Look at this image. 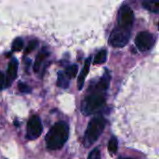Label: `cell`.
Returning a JSON list of instances; mask_svg holds the SVG:
<instances>
[{
    "label": "cell",
    "instance_id": "cell-9",
    "mask_svg": "<svg viewBox=\"0 0 159 159\" xmlns=\"http://www.w3.org/2000/svg\"><path fill=\"white\" fill-rule=\"evenodd\" d=\"M90 62H91V58H88L85 61V64H84V67L77 78V89L79 90H81L84 87V84H85V79L89 72V66H90Z\"/></svg>",
    "mask_w": 159,
    "mask_h": 159
},
{
    "label": "cell",
    "instance_id": "cell-8",
    "mask_svg": "<svg viewBox=\"0 0 159 159\" xmlns=\"http://www.w3.org/2000/svg\"><path fill=\"white\" fill-rule=\"evenodd\" d=\"M17 72H18V61H17L16 58H13L8 63L7 78H6V81H5V86L6 87H9L12 84V82L16 79Z\"/></svg>",
    "mask_w": 159,
    "mask_h": 159
},
{
    "label": "cell",
    "instance_id": "cell-10",
    "mask_svg": "<svg viewBox=\"0 0 159 159\" xmlns=\"http://www.w3.org/2000/svg\"><path fill=\"white\" fill-rule=\"evenodd\" d=\"M49 55V52L48 51V49L47 48H43L40 52H39V54L36 56V59H35V61H34V71L35 72V73H37L38 71H39V69H40V66H41V64H42V62H43V61L48 57Z\"/></svg>",
    "mask_w": 159,
    "mask_h": 159
},
{
    "label": "cell",
    "instance_id": "cell-20",
    "mask_svg": "<svg viewBox=\"0 0 159 159\" xmlns=\"http://www.w3.org/2000/svg\"><path fill=\"white\" fill-rule=\"evenodd\" d=\"M5 81H6V77L4 75V74L0 72V90L3 89V88L5 86Z\"/></svg>",
    "mask_w": 159,
    "mask_h": 159
},
{
    "label": "cell",
    "instance_id": "cell-18",
    "mask_svg": "<svg viewBox=\"0 0 159 159\" xmlns=\"http://www.w3.org/2000/svg\"><path fill=\"white\" fill-rule=\"evenodd\" d=\"M88 159H101V151L99 148H95L93 149L89 156Z\"/></svg>",
    "mask_w": 159,
    "mask_h": 159
},
{
    "label": "cell",
    "instance_id": "cell-19",
    "mask_svg": "<svg viewBox=\"0 0 159 159\" xmlns=\"http://www.w3.org/2000/svg\"><path fill=\"white\" fill-rule=\"evenodd\" d=\"M18 89H19V90H20V92H22V93H30L31 90H32L31 88H30L28 85H26V84H24V83H22V82L19 83Z\"/></svg>",
    "mask_w": 159,
    "mask_h": 159
},
{
    "label": "cell",
    "instance_id": "cell-7",
    "mask_svg": "<svg viewBox=\"0 0 159 159\" xmlns=\"http://www.w3.org/2000/svg\"><path fill=\"white\" fill-rule=\"evenodd\" d=\"M118 26L126 29H130L134 20V13L130 7L123 6L118 12Z\"/></svg>",
    "mask_w": 159,
    "mask_h": 159
},
{
    "label": "cell",
    "instance_id": "cell-4",
    "mask_svg": "<svg viewBox=\"0 0 159 159\" xmlns=\"http://www.w3.org/2000/svg\"><path fill=\"white\" fill-rule=\"evenodd\" d=\"M130 38V30L117 26L115 28L109 37V44L115 48L125 47Z\"/></svg>",
    "mask_w": 159,
    "mask_h": 159
},
{
    "label": "cell",
    "instance_id": "cell-13",
    "mask_svg": "<svg viewBox=\"0 0 159 159\" xmlns=\"http://www.w3.org/2000/svg\"><path fill=\"white\" fill-rule=\"evenodd\" d=\"M106 59H107V51L105 49H102L96 54V56L94 58V63L102 64L106 61Z\"/></svg>",
    "mask_w": 159,
    "mask_h": 159
},
{
    "label": "cell",
    "instance_id": "cell-11",
    "mask_svg": "<svg viewBox=\"0 0 159 159\" xmlns=\"http://www.w3.org/2000/svg\"><path fill=\"white\" fill-rule=\"evenodd\" d=\"M143 7L154 13L159 12V0H143Z\"/></svg>",
    "mask_w": 159,
    "mask_h": 159
},
{
    "label": "cell",
    "instance_id": "cell-14",
    "mask_svg": "<svg viewBox=\"0 0 159 159\" xmlns=\"http://www.w3.org/2000/svg\"><path fill=\"white\" fill-rule=\"evenodd\" d=\"M77 70H78V67L76 64H73L69 67L66 68L65 70V73L64 75H66V77L68 79H71V78H75L77 75Z\"/></svg>",
    "mask_w": 159,
    "mask_h": 159
},
{
    "label": "cell",
    "instance_id": "cell-17",
    "mask_svg": "<svg viewBox=\"0 0 159 159\" xmlns=\"http://www.w3.org/2000/svg\"><path fill=\"white\" fill-rule=\"evenodd\" d=\"M37 44H38L37 40H32V41H30L29 44H28V46L25 48V54H29L30 52H32L33 50H34V48L37 47Z\"/></svg>",
    "mask_w": 159,
    "mask_h": 159
},
{
    "label": "cell",
    "instance_id": "cell-1",
    "mask_svg": "<svg viewBox=\"0 0 159 159\" xmlns=\"http://www.w3.org/2000/svg\"><path fill=\"white\" fill-rule=\"evenodd\" d=\"M69 137V126L63 121L56 123L46 135L47 147L49 150L61 149Z\"/></svg>",
    "mask_w": 159,
    "mask_h": 159
},
{
    "label": "cell",
    "instance_id": "cell-6",
    "mask_svg": "<svg viewBox=\"0 0 159 159\" xmlns=\"http://www.w3.org/2000/svg\"><path fill=\"white\" fill-rule=\"evenodd\" d=\"M43 131V126L39 116H33L29 119L27 123V131L26 138L28 140H35L37 139Z\"/></svg>",
    "mask_w": 159,
    "mask_h": 159
},
{
    "label": "cell",
    "instance_id": "cell-3",
    "mask_svg": "<svg viewBox=\"0 0 159 159\" xmlns=\"http://www.w3.org/2000/svg\"><path fill=\"white\" fill-rule=\"evenodd\" d=\"M106 123V119L102 116H94L89 121L87 130L84 134V145L86 147L91 146L98 141L99 137L105 129Z\"/></svg>",
    "mask_w": 159,
    "mask_h": 159
},
{
    "label": "cell",
    "instance_id": "cell-5",
    "mask_svg": "<svg viewBox=\"0 0 159 159\" xmlns=\"http://www.w3.org/2000/svg\"><path fill=\"white\" fill-rule=\"evenodd\" d=\"M155 42H156V38L154 34L146 31L139 33L135 38L136 47L138 48L140 51H143V52L150 50L155 45Z\"/></svg>",
    "mask_w": 159,
    "mask_h": 159
},
{
    "label": "cell",
    "instance_id": "cell-12",
    "mask_svg": "<svg viewBox=\"0 0 159 159\" xmlns=\"http://www.w3.org/2000/svg\"><path fill=\"white\" fill-rule=\"evenodd\" d=\"M57 86L60 87V88H62V89H67L69 87V79L61 72H59L58 80H57Z\"/></svg>",
    "mask_w": 159,
    "mask_h": 159
},
{
    "label": "cell",
    "instance_id": "cell-16",
    "mask_svg": "<svg viewBox=\"0 0 159 159\" xmlns=\"http://www.w3.org/2000/svg\"><path fill=\"white\" fill-rule=\"evenodd\" d=\"M23 48V40L20 37H17L12 43V50L13 51H20Z\"/></svg>",
    "mask_w": 159,
    "mask_h": 159
},
{
    "label": "cell",
    "instance_id": "cell-2",
    "mask_svg": "<svg viewBox=\"0 0 159 159\" xmlns=\"http://www.w3.org/2000/svg\"><path fill=\"white\" fill-rule=\"evenodd\" d=\"M107 89L102 87L99 82L93 89L92 92H90L83 101L81 111L84 115L89 116L97 111H99L103 104L105 103V91Z\"/></svg>",
    "mask_w": 159,
    "mask_h": 159
},
{
    "label": "cell",
    "instance_id": "cell-21",
    "mask_svg": "<svg viewBox=\"0 0 159 159\" xmlns=\"http://www.w3.org/2000/svg\"><path fill=\"white\" fill-rule=\"evenodd\" d=\"M119 159H134V158H129V157H124V158H122V157H121V158H119Z\"/></svg>",
    "mask_w": 159,
    "mask_h": 159
},
{
    "label": "cell",
    "instance_id": "cell-15",
    "mask_svg": "<svg viewBox=\"0 0 159 159\" xmlns=\"http://www.w3.org/2000/svg\"><path fill=\"white\" fill-rule=\"evenodd\" d=\"M118 149V142L116 137L113 136L108 143V150L111 154H116Z\"/></svg>",
    "mask_w": 159,
    "mask_h": 159
}]
</instances>
